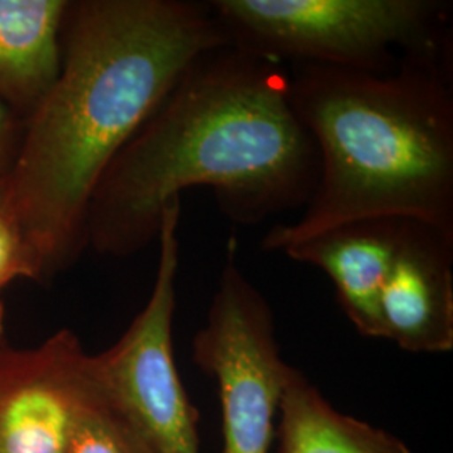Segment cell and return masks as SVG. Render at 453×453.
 <instances>
[{
	"mask_svg": "<svg viewBox=\"0 0 453 453\" xmlns=\"http://www.w3.org/2000/svg\"><path fill=\"white\" fill-rule=\"evenodd\" d=\"M209 2L69 0L59 73L24 118L0 207L37 282L88 249L97 183L198 56L228 44Z\"/></svg>",
	"mask_w": 453,
	"mask_h": 453,
	"instance_id": "6da1fadb",
	"label": "cell"
},
{
	"mask_svg": "<svg viewBox=\"0 0 453 453\" xmlns=\"http://www.w3.org/2000/svg\"><path fill=\"white\" fill-rule=\"evenodd\" d=\"M318 150L294 110L282 65L232 42L198 56L118 153L91 198L86 242L128 257L157 242L163 213L209 187L234 224L304 209Z\"/></svg>",
	"mask_w": 453,
	"mask_h": 453,
	"instance_id": "7a4b0ae2",
	"label": "cell"
},
{
	"mask_svg": "<svg viewBox=\"0 0 453 453\" xmlns=\"http://www.w3.org/2000/svg\"><path fill=\"white\" fill-rule=\"evenodd\" d=\"M294 110L319 158L299 219L262 247L282 252L329 228L408 219L453 235V93L447 54L403 56L385 71L303 65Z\"/></svg>",
	"mask_w": 453,
	"mask_h": 453,
	"instance_id": "3957f363",
	"label": "cell"
},
{
	"mask_svg": "<svg viewBox=\"0 0 453 453\" xmlns=\"http://www.w3.org/2000/svg\"><path fill=\"white\" fill-rule=\"evenodd\" d=\"M232 44L282 65L385 71L441 56L447 7L434 0H211Z\"/></svg>",
	"mask_w": 453,
	"mask_h": 453,
	"instance_id": "277c9868",
	"label": "cell"
},
{
	"mask_svg": "<svg viewBox=\"0 0 453 453\" xmlns=\"http://www.w3.org/2000/svg\"><path fill=\"white\" fill-rule=\"evenodd\" d=\"M181 198L163 213L151 294L123 336L93 355L101 398L153 453H200L198 410L173 355Z\"/></svg>",
	"mask_w": 453,
	"mask_h": 453,
	"instance_id": "5b68a950",
	"label": "cell"
},
{
	"mask_svg": "<svg viewBox=\"0 0 453 453\" xmlns=\"http://www.w3.org/2000/svg\"><path fill=\"white\" fill-rule=\"evenodd\" d=\"M192 361L217 383L224 453L273 452L292 366L280 357L273 306L239 265L235 237L192 340Z\"/></svg>",
	"mask_w": 453,
	"mask_h": 453,
	"instance_id": "8992f818",
	"label": "cell"
},
{
	"mask_svg": "<svg viewBox=\"0 0 453 453\" xmlns=\"http://www.w3.org/2000/svg\"><path fill=\"white\" fill-rule=\"evenodd\" d=\"M99 395L95 357L61 329L39 346L0 342V453H67Z\"/></svg>",
	"mask_w": 453,
	"mask_h": 453,
	"instance_id": "52a82bcc",
	"label": "cell"
},
{
	"mask_svg": "<svg viewBox=\"0 0 453 453\" xmlns=\"http://www.w3.org/2000/svg\"><path fill=\"white\" fill-rule=\"evenodd\" d=\"M381 340L415 355L453 349V235L403 220L380 294Z\"/></svg>",
	"mask_w": 453,
	"mask_h": 453,
	"instance_id": "ba28073f",
	"label": "cell"
},
{
	"mask_svg": "<svg viewBox=\"0 0 453 453\" xmlns=\"http://www.w3.org/2000/svg\"><path fill=\"white\" fill-rule=\"evenodd\" d=\"M405 219H366L329 228L280 254L321 269L336 289L342 312L365 338L381 340L380 294Z\"/></svg>",
	"mask_w": 453,
	"mask_h": 453,
	"instance_id": "9c48e42d",
	"label": "cell"
},
{
	"mask_svg": "<svg viewBox=\"0 0 453 453\" xmlns=\"http://www.w3.org/2000/svg\"><path fill=\"white\" fill-rule=\"evenodd\" d=\"M69 0H0V103L20 118L54 82Z\"/></svg>",
	"mask_w": 453,
	"mask_h": 453,
	"instance_id": "30bf717a",
	"label": "cell"
},
{
	"mask_svg": "<svg viewBox=\"0 0 453 453\" xmlns=\"http://www.w3.org/2000/svg\"><path fill=\"white\" fill-rule=\"evenodd\" d=\"M275 453H415L403 440L329 403L292 366L280 400Z\"/></svg>",
	"mask_w": 453,
	"mask_h": 453,
	"instance_id": "8fae6325",
	"label": "cell"
},
{
	"mask_svg": "<svg viewBox=\"0 0 453 453\" xmlns=\"http://www.w3.org/2000/svg\"><path fill=\"white\" fill-rule=\"evenodd\" d=\"M67 453H153L101 398L78 421Z\"/></svg>",
	"mask_w": 453,
	"mask_h": 453,
	"instance_id": "7c38bea8",
	"label": "cell"
},
{
	"mask_svg": "<svg viewBox=\"0 0 453 453\" xmlns=\"http://www.w3.org/2000/svg\"><path fill=\"white\" fill-rule=\"evenodd\" d=\"M17 279L37 282V271L16 224L0 207V338H5V308L2 296Z\"/></svg>",
	"mask_w": 453,
	"mask_h": 453,
	"instance_id": "4fadbf2b",
	"label": "cell"
},
{
	"mask_svg": "<svg viewBox=\"0 0 453 453\" xmlns=\"http://www.w3.org/2000/svg\"><path fill=\"white\" fill-rule=\"evenodd\" d=\"M22 128L24 118H20L9 106L0 103V185L4 183L9 168L14 162Z\"/></svg>",
	"mask_w": 453,
	"mask_h": 453,
	"instance_id": "5bb4252c",
	"label": "cell"
},
{
	"mask_svg": "<svg viewBox=\"0 0 453 453\" xmlns=\"http://www.w3.org/2000/svg\"><path fill=\"white\" fill-rule=\"evenodd\" d=\"M2 341H5V338H0V342H2Z\"/></svg>",
	"mask_w": 453,
	"mask_h": 453,
	"instance_id": "9a60e30c",
	"label": "cell"
}]
</instances>
